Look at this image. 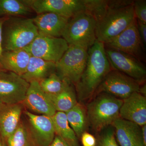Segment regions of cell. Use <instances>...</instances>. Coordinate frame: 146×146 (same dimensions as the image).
Listing matches in <instances>:
<instances>
[{
    "label": "cell",
    "instance_id": "22",
    "mask_svg": "<svg viewBox=\"0 0 146 146\" xmlns=\"http://www.w3.org/2000/svg\"><path fill=\"white\" fill-rule=\"evenodd\" d=\"M48 96L56 112L66 113L78 104L75 91L70 84L60 93Z\"/></svg>",
    "mask_w": 146,
    "mask_h": 146
},
{
    "label": "cell",
    "instance_id": "28",
    "mask_svg": "<svg viewBox=\"0 0 146 146\" xmlns=\"http://www.w3.org/2000/svg\"><path fill=\"white\" fill-rule=\"evenodd\" d=\"M115 135L113 128H107L102 136L98 146H118L115 141Z\"/></svg>",
    "mask_w": 146,
    "mask_h": 146
},
{
    "label": "cell",
    "instance_id": "35",
    "mask_svg": "<svg viewBox=\"0 0 146 146\" xmlns=\"http://www.w3.org/2000/svg\"><path fill=\"white\" fill-rule=\"evenodd\" d=\"M4 71H4V70H3V69L1 68V67H0V74H1V73H2L3 72H4Z\"/></svg>",
    "mask_w": 146,
    "mask_h": 146
},
{
    "label": "cell",
    "instance_id": "32",
    "mask_svg": "<svg viewBox=\"0 0 146 146\" xmlns=\"http://www.w3.org/2000/svg\"><path fill=\"white\" fill-rule=\"evenodd\" d=\"M8 17H0V57L3 52L2 47V27L3 24Z\"/></svg>",
    "mask_w": 146,
    "mask_h": 146
},
{
    "label": "cell",
    "instance_id": "2",
    "mask_svg": "<svg viewBox=\"0 0 146 146\" xmlns=\"http://www.w3.org/2000/svg\"><path fill=\"white\" fill-rule=\"evenodd\" d=\"M111 70L104 44L96 40L88 50L85 69L75 85L79 99L85 100L91 98Z\"/></svg>",
    "mask_w": 146,
    "mask_h": 146
},
{
    "label": "cell",
    "instance_id": "7",
    "mask_svg": "<svg viewBox=\"0 0 146 146\" xmlns=\"http://www.w3.org/2000/svg\"><path fill=\"white\" fill-rule=\"evenodd\" d=\"M69 46L62 37H53L39 33L31 44L24 48L31 56L56 63L68 50Z\"/></svg>",
    "mask_w": 146,
    "mask_h": 146
},
{
    "label": "cell",
    "instance_id": "10",
    "mask_svg": "<svg viewBox=\"0 0 146 146\" xmlns=\"http://www.w3.org/2000/svg\"><path fill=\"white\" fill-rule=\"evenodd\" d=\"M37 14L56 13L70 19L78 13L86 11L84 0H25Z\"/></svg>",
    "mask_w": 146,
    "mask_h": 146
},
{
    "label": "cell",
    "instance_id": "23",
    "mask_svg": "<svg viewBox=\"0 0 146 146\" xmlns=\"http://www.w3.org/2000/svg\"><path fill=\"white\" fill-rule=\"evenodd\" d=\"M65 114L69 125L77 137H81L82 133L85 132L88 122L86 110L82 105L78 103Z\"/></svg>",
    "mask_w": 146,
    "mask_h": 146
},
{
    "label": "cell",
    "instance_id": "20",
    "mask_svg": "<svg viewBox=\"0 0 146 146\" xmlns=\"http://www.w3.org/2000/svg\"><path fill=\"white\" fill-rule=\"evenodd\" d=\"M55 72L56 63L31 56L25 72L21 76L29 83L39 82Z\"/></svg>",
    "mask_w": 146,
    "mask_h": 146
},
{
    "label": "cell",
    "instance_id": "4",
    "mask_svg": "<svg viewBox=\"0 0 146 146\" xmlns=\"http://www.w3.org/2000/svg\"><path fill=\"white\" fill-rule=\"evenodd\" d=\"M123 100L104 93L101 94L87 105L88 122L96 131H101L112 125L119 117Z\"/></svg>",
    "mask_w": 146,
    "mask_h": 146
},
{
    "label": "cell",
    "instance_id": "24",
    "mask_svg": "<svg viewBox=\"0 0 146 146\" xmlns=\"http://www.w3.org/2000/svg\"><path fill=\"white\" fill-rule=\"evenodd\" d=\"M33 11L25 0H0V17H26Z\"/></svg>",
    "mask_w": 146,
    "mask_h": 146
},
{
    "label": "cell",
    "instance_id": "25",
    "mask_svg": "<svg viewBox=\"0 0 146 146\" xmlns=\"http://www.w3.org/2000/svg\"><path fill=\"white\" fill-rule=\"evenodd\" d=\"M6 146H35L26 122L21 120L16 131L5 141Z\"/></svg>",
    "mask_w": 146,
    "mask_h": 146
},
{
    "label": "cell",
    "instance_id": "12",
    "mask_svg": "<svg viewBox=\"0 0 146 146\" xmlns=\"http://www.w3.org/2000/svg\"><path fill=\"white\" fill-rule=\"evenodd\" d=\"M106 54L111 68L141 83L146 76V69L142 61L132 56L105 47Z\"/></svg>",
    "mask_w": 146,
    "mask_h": 146
},
{
    "label": "cell",
    "instance_id": "29",
    "mask_svg": "<svg viewBox=\"0 0 146 146\" xmlns=\"http://www.w3.org/2000/svg\"><path fill=\"white\" fill-rule=\"evenodd\" d=\"M82 142L84 146H95L96 140L93 135L90 133L84 132L81 136Z\"/></svg>",
    "mask_w": 146,
    "mask_h": 146
},
{
    "label": "cell",
    "instance_id": "6",
    "mask_svg": "<svg viewBox=\"0 0 146 146\" xmlns=\"http://www.w3.org/2000/svg\"><path fill=\"white\" fill-rule=\"evenodd\" d=\"M88 57V50L69 45L62 57L56 63V73L70 84H76L83 73Z\"/></svg>",
    "mask_w": 146,
    "mask_h": 146
},
{
    "label": "cell",
    "instance_id": "34",
    "mask_svg": "<svg viewBox=\"0 0 146 146\" xmlns=\"http://www.w3.org/2000/svg\"><path fill=\"white\" fill-rule=\"evenodd\" d=\"M0 146H6L5 142L1 136H0Z\"/></svg>",
    "mask_w": 146,
    "mask_h": 146
},
{
    "label": "cell",
    "instance_id": "11",
    "mask_svg": "<svg viewBox=\"0 0 146 146\" xmlns=\"http://www.w3.org/2000/svg\"><path fill=\"white\" fill-rule=\"evenodd\" d=\"M29 83L21 76L4 71L0 74V102L3 104L22 103Z\"/></svg>",
    "mask_w": 146,
    "mask_h": 146
},
{
    "label": "cell",
    "instance_id": "33",
    "mask_svg": "<svg viewBox=\"0 0 146 146\" xmlns=\"http://www.w3.org/2000/svg\"><path fill=\"white\" fill-rule=\"evenodd\" d=\"M142 134H143V139L144 145H146V125L142 126Z\"/></svg>",
    "mask_w": 146,
    "mask_h": 146
},
{
    "label": "cell",
    "instance_id": "26",
    "mask_svg": "<svg viewBox=\"0 0 146 146\" xmlns=\"http://www.w3.org/2000/svg\"><path fill=\"white\" fill-rule=\"evenodd\" d=\"M39 83L41 89L48 95H55L60 93L68 84L56 72L50 75Z\"/></svg>",
    "mask_w": 146,
    "mask_h": 146
},
{
    "label": "cell",
    "instance_id": "31",
    "mask_svg": "<svg viewBox=\"0 0 146 146\" xmlns=\"http://www.w3.org/2000/svg\"><path fill=\"white\" fill-rule=\"evenodd\" d=\"M49 146H70L63 139L56 135L52 143Z\"/></svg>",
    "mask_w": 146,
    "mask_h": 146
},
{
    "label": "cell",
    "instance_id": "1",
    "mask_svg": "<svg viewBox=\"0 0 146 146\" xmlns=\"http://www.w3.org/2000/svg\"><path fill=\"white\" fill-rule=\"evenodd\" d=\"M132 0H108L104 12L96 21L97 41L106 44L132 23L136 18Z\"/></svg>",
    "mask_w": 146,
    "mask_h": 146
},
{
    "label": "cell",
    "instance_id": "30",
    "mask_svg": "<svg viewBox=\"0 0 146 146\" xmlns=\"http://www.w3.org/2000/svg\"><path fill=\"white\" fill-rule=\"evenodd\" d=\"M137 20V27L139 35L142 42L146 47V24Z\"/></svg>",
    "mask_w": 146,
    "mask_h": 146
},
{
    "label": "cell",
    "instance_id": "5",
    "mask_svg": "<svg viewBox=\"0 0 146 146\" xmlns=\"http://www.w3.org/2000/svg\"><path fill=\"white\" fill-rule=\"evenodd\" d=\"M96 25V21L90 13L80 12L70 19L62 37L69 45L88 50L97 40Z\"/></svg>",
    "mask_w": 146,
    "mask_h": 146
},
{
    "label": "cell",
    "instance_id": "13",
    "mask_svg": "<svg viewBox=\"0 0 146 146\" xmlns=\"http://www.w3.org/2000/svg\"><path fill=\"white\" fill-rule=\"evenodd\" d=\"M27 125L35 146H49L56 136L52 119L50 117L24 111Z\"/></svg>",
    "mask_w": 146,
    "mask_h": 146
},
{
    "label": "cell",
    "instance_id": "3",
    "mask_svg": "<svg viewBox=\"0 0 146 146\" xmlns=\"http://www.w3.org/2000/svg\"><path fill=\"white\" fill-rule=\"evenodd\" d=\"M39 35L33 18L8 17L3 24V51L24 48Z\"/></svg>",
    "mask_w": 146,
    "mask_h": 146
},
{
    "label": "cell",
    "instance_id": "17",
    "mask_svg": "<svg viewBox=\"0 0 146 146\" xmlns=\"http://www.w3.org/2000/svg\"><path fill=\"white\" fill-rule=\"evenodd\" d=\"M33 19L39 33L55 37H62L70 20L56 13L48 12L37 14Z\"/></svg>",
    "mask_w": 146,
    "mask_h": 146
},
{
    "label": "cell",
    "instance_id": "15",
    "mask_svg": "<svg viewBox=\"0 0 146 146\" xmlns=\"http://www.w3.org/2000/svg\"><path fill=\"white\" fill-rule=\"evenodd\" d=\"M119 117L141 127L146 125L145 96L136 92L123 100V104L120 109Z\"/></svg>",
    "mask_w": 146,
    "mask_h": 146
},
{
    "label": "cell",
    "instance_id": "19",
    "mask_svg": "<svg viewBox=\"0 0 146 146\" xmlns=\"http://www.w3.org/2000/svg\"><path fill=\"white\" fill-rule=\"evenodd\" d=\"M31 54L25 48L4 51L0 57V67L22 76L26 71Z\"/></svg>",
    "mask_w": 146,
    "mask_h": 146
},
{
    "label": "cell",
    "instance_id": "16",
    "mask_svg": "<svg viewBox=\"0 0 146 146\" xmlns=\"http://www.w3.org/2000/svg\"><path fill=\"white\" fill-rule=\"evenodd\" d=\"M121 146H145L141 126L119 117L111 125Z\"/></svg>",
    "mask_w": 146,
    "mask_h": 146
},
{
    "label": "cell",
    "instance_id": "8",
    "mask_svg": "<svg viewBox=\"0 0 146 146\" xmlns=\"http://www.w3.org/2000/svg\"><path fill=\"white\" fill-rule=\"evenodd\" d=\"M141 83L123 73L111 70L97 89L120 99L124 100L134 92H139Z\"/></svg>",
    "mask_w": 146,
    "mask_h": 146
},
{
    "label": "cell",
    "instance_id": "27",
    "mask_svg": "<svg viewBox=\"0 0 146 146\" xmlns=\"http://www.w3.org/2000/svg\"><path fill=\"white\" fill-rule=\"evenodd\" d=\"M134 15L136 19L146 24V1L136 0L133 3Z\"/></svg>",
    "mask_w": 146,
    "mask_h": 146
},
{
    "label": "cell",
    "instance_id": "14",
    "mask_svg": "<svg viewBox=\"0 0 146 146\" xmlns=\"http://www.w3.org/2000/svg\"><path fill=\"white\" fill-rule=\"evenodd\" d=\"M24 107L34 114L53 117L56 113L47 94L41 89L38 82L33 81L29 86L24 101Z\"/></svg>",
    "mask_w": 146,
    "mask_h": 146
},
{
    "label": "cell",
    "instance_id": "18",
    "mask_svg": "<svg viewBox=\"0 0 146 146\" xmlns=\"http://www.w3.org/2000/svg\"><path fill=\"white\" fill-rule=\"evenodd\" d=\"M24 107L22 103L3 104L0 107V136L5 143L20 124Z\"/></svg>",
    "mask_w": 146,
    "mask_h": 146
},
{
    "label": "cell",
    "instance_id": "9",
    "mask_svg": "<svg viewBox=\"0 0 146 146\" xmlns=\"http://www.w3.org/2000/svg\"><path fill=\"white\" fill-rule=\"evenodd\" d=\"M104 45L107 48L130 55L140 61L145 60V47L139 35L136 18L127 28Z\"/></svg>",
    "mask_w": 146,
    "mask_h": 146
},
{
    "label": "cell",
    "instance_id": "36",
    "mask_svg": "<svg viewBox=\"0 0 146 146\" xmlns=\"http://www.w3.org/2000/svg\"><path fill=\"white\" fill-rule=\"evenodd\" d=\"M2 104H1V102H0V107H1V106L2 105Z\"/></svg>",
    "mask_w": 146,
    "mask_h": 146
},
{
    "label": "cell",
    "instance_id": "21",
    "mask_svg": "<svg viewBox=\"0 0 146 146\" xmlns=\"http://www.w3.org/2000/svg\"><path fill=\"white\" fill-rule=\"evenodd\" d=\"M51 118L56 135L63 139L70 146H78V137L69 125L65 113L56 112Z\"/></svg>",
    "mask_w": 146,
    "mask_h": 146
}]
</instances>
